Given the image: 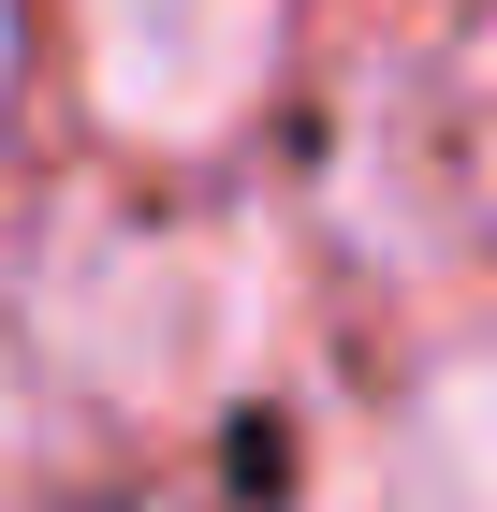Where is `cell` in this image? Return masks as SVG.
<instances>
[{"mask_svg":"<svg viewBox=\"0 0 497 512\" xmlns=\"http://www.w3.org/2000/svg\"><path fill=\"white\" fill-rule=\"evenodd\" d=\"M410 483H424V512H497V352H468V366L424 381V410H410Z\"/></svg>","mask_w":497,"mask_h":512,"instance_id":"obj_3","label":"cell"},{"mask_svg":"<svg viewBox=\"0 0 497 512\" xmlns=\"http://www.w3.org/2000/svg\"><path fill=\"white\" fill-rule=\"evenodd\" d=\"M0 44H15V30H0Z\"/></svg>","mask_w":497,"mask_h":512,"instance_id":"obj_5","label":"cell"},{"mask_svg":"<svg viewBox=\"0 0 497 512\" xmlns=\"http://www.w3.org/2000/svg\"><path fill=\"white\" fill-rule=\"evenodd\" d=\"M59 352L132 410H176L234 366V264L191 235H103L59 249Z\"/></svg>","mask_w":497,"mask_h":512,"instance_id":"obj_1","label":"cell"},{"mask_svg":"<svg viewBox=\"0 0 497 512\" xmlns=\"http://www.w3.org/2000/svg\"><path fill=\"white\" fill-rule=\"evenodd\" d=\"M264 44H278V0H88V88L147 147L220 132L264 88Z\"/></svg>","mask_w":497,"mask_h":512,"instance_id":"obj_2","label":"cell"},{"mask_svg":"<svg viewBox=\"0 0 497 512\" xmlns=\"http://www.w3.org/2000/svg\"><path fill=\"white\" fill-rule=\"evenodd\" d=\"M0 483H15V366H0Z\"/></svg>","mask_w":497,"mask_h":512,"instance_id":"obj_4","label":"cell"}]
</instances>
